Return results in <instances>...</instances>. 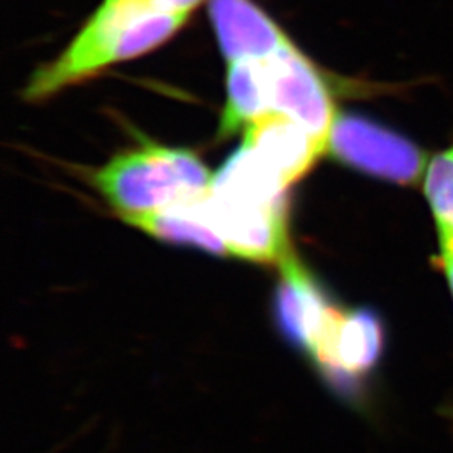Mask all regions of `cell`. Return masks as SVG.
I'll return each mask as SVG.
<instances>
[{"label":"cell","instance_id":"obj_1","mask_svg":"<svg viewBox=\"0 0 453 453\" xmlns=\"http://www.w3.org/2000/svg\"><path fill=\"white\" fill-rule=\"evenodd\" d=\"M188 17L157 12L138 0H104L71 44L34 71L24 99L41 103L111 65L160 48Z\"/></svg>","mask_w":453,"mask_h":453},{"label":"cell","instance_id":"obj_2","mask_svg":"<svg viewBox=\"0 0 453 453\" xmlns=\"http://www.w3.org/2000/svg\"><path fill=\"white\" fill-rule=\"evenodd\" d=\"M91 181L127 220L207 194L211 175L190 150L145 143L118 153L97 168Z\"/></svg>","mask_w":453,"mask_h":453},{"label":"cell","instance_id":"obj_3","mask_svg":"<svg viewBox=\"0 0 453 453\" xmlns=\"http://www.w3.org/2000/svg\"><path fill=\"white\" fill-rule=\"evenodd\" d=\"M327 155L361 175L396 187L421 183L428 153L415 140L365 114L340 113Z\"/></svg>","mask_w":453,"mask_h":453},{"label":"cell","instance_id":"obj_4","mask_svg":"<svg viewBox=\"0 0 453 453\" xmlns=\"http://www.w3.org/2000/svg\"><path fill=\"white\" fill-rule=\"evenodd\" d=\"M203 217L226 243L228 256L259 264L291 256L289 198L209 192L200 200Z\"/></svg>","mask_w":453,"mask_h":453},{"label":"cell","instance_id":"obj_5","mask_svg":"<svg viewBox=\"0 0 453 453\" xmlns=\"http://www.w3.org/2000/svg\"><path fill=\"white\" fill-rule=\"evenodd\" d=\"M387 346V329L376 311L341 309L311 357L334 388L357 396L374 374Z\"/></svg>","mask_w":453,"mask_h":453},{"label":"cell","instance_id":"obj_6","mask_svg":"<svg viewBox=\"0 0 453 453\" xmlns=\"http://www.w3.org/2000/svg\"><path fill=\"white\" fill-rule=\"evenodd\" d=\"M264 65L273 111L304 127L327 155L331 130L340 113L318 67L292 42L265 59Z\"/></svg>","mask_w":453,"mask_h":453},{"label":"cell","instance_id":"obj_7","mask_svg":"<svg viewBox=\"0 0 453 453\" xmlns=\"http://www.w3.org/2000/svg\"><path fill=\"white\" fill-rule=\"evenodd\" d=\"M323 286L291 256L280 262V280L274 294V318L292 348L314 357L326 331L340 312Z\"/></svg>","mask_w":453,"mask_h":453},{"label":"cell","instance_id":"obj_8","mask_svg":"<svg viewBox=\"0 0 453 453\" xmlns=\"http://www.w3.org/2000/svg\"><path fill=\"white\" fill-rule=\"evenodd\" d=\"M242 145L288 187L308 175L316 162L326 155V150L304 127L275 111L265 114L243 131Z\"/></svg>","mask_w":453,"mask_h":453},{"label":"cell","instance_id":"obj_9","mask_svg":"<svg viewBox=\"0 0 453 453\" xmlns=\"http://www.w3.org/2000/svg\"><path fill=\"white\" fill-rule=\"evenodd\" d=\"M213 31L228 63L265 61L291 41L252 0H211Z\"/></svg>","mask_w":453,"mask_h":453},{"label":"cell","instance_id":"obj_10","mask_svg":"<svg viewBox=\"0 0 453 453\" xmlns=\"http://www.w3.org/2000/svg\"><path fill=\"white\" fill-rule=\"evenodd\" d=\"M273 113L264 61L239 59L228 63L226 103L220 118L219 138L226 140L250 128Z\"/></svg>","mask_w":453,"mask_h":453},{"label":"cell","instance_id":"obj_11","mask_svg":"<svg viewBox=\"0 0 453 453\" xmlns=\"http://www.w3.org/2000/svg\"><path fill=\"white\" fill-rule=\"evenodd\" d=\"M202 196L163 211L127 219L125 222L162 242L195 247L211 256H228L226 243L203 217Z\"/></svg>","mask_w":453,"mask_h":453},{"label":"cell","instance_id":"obj_12","mask_svg":"<svg viewBox=\"0 0 453 453\" xmlns=\"http://www.w3.org/2000/svg\"><path fill=\"white\" fill-rule=\"evenodd\" d=\"M421 188L437 226L438 239H453V138L430 157Z\"/></svg>","mask_w":453,"mask_h":453},{"label":"cell","instance_id":"obj_13","mask_svg":"<svg viewBox=\"0 0 453 453\" xmlns=\"http://www.w3.org/2000/svg\"><path fill=\"white\" fill-rule=\"evenodd\" d=\"M432 262L445 277L453 299V239H438L437 256ZM445 413L453 421V402L445 408Z\"/></svg>","mask_w":453,"mask_h":453},{"label":"cell","instance_id":"obj_14","mask_svg":"<svg viewBox=\"0 0 453 453\" xmlns=\"http://www.w3.org/2000/svg\"><path fill=\"white\" fill-rule=\"evenodd\" d=\"M143 5L172 16L190 17L203 0H140Z\"/></svg>","mask_w":453,"mask_h":453}]
</instances>
